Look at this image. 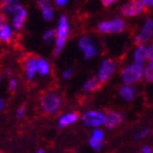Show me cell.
I'll return each instance as SVG.
<instances>
[{
	"mask_svg": "<svg viewBox=\"0 0 153 153\" xmlns=\"http://www.w3.org/2000/svg\"><path fill=\"white\" fill-rule=\"evenodd\" d=\"M123 121V117L121 114L117 111H108L107 114H105V121L104 125L105 128L108 130H114L115 128H117L118 125H120Z\"/></svg>",
	"mask_w": 153,
	"mask_h": 153,
	"instance_id": "cell-12",
	"label": "cell"
},
{
	"mask_svg": "<svg viewBox=\"0 0 153 153\" xmlns=\"http://www.w3.org/2000/svg\"><path fill=\"white\" fill-rule=\"evenodd\" d=\"M82 120L88 128H100L101 125H104L105 114L99 110H88L84 112V115L82 116Z\"/></svg>",
	"mask_w": 153,
	"mask_h": 153,
	"instance_id": "cell-5",
	"label": "cell"
},
{
	"mask_svg": "<svg viewBox=\"0 0 153 153\" xmlns=\"http://www.w3.org/2000/svg\"><path fill=\"white\" fill-rule=\"evenodd\" d=\"M119 94H120V97L124 101L130 102V101H132L136 97V89L133 87V85L124 84L120 88V90H119Z\"/></svg>",
	"mask_w": 153,
	"mask_h": 153,
	"instance_id": "cell-17",
	"label": "cell"
},
{
	"mask_svg": "<svg viewBox=\"0 0 153 153\" xmlns=\"http://www.w3.org/2000/svg\"><path fill=\"white\" fill-rule=\"evenodd\" d=\"M145 4L141 0H131L120 8L121 14L125 17H134L145 11Z\"/></svg>",
	"mask_w": 153,
	"mask_h": 153,
	"instance_id": "cell-7",
	"label": "cell"
},
{
	"mask_svg": "<svg viewBox=\"0 0 153 153\" xmlns=\"http://www.w3.org/2000/svg\"><path fill=\"white\" fill-rule=\"evenodd\" d=\"M143 79L147 82L153 84V60H148L143 69Z\"/></svg>",
	"mask_w": 153,
	"mask_h": 153,
	"instance_id": "cell-21",
	"label": "cell"
},
{
	"mask_svg": "<svg viewBox=\"0 0 153 153\" xmlns=\"http://www.w3.org/2000/svg\"><path fill=\"white\" fill-rule=\"evenodd\" d=\"M13 36V28L12 26H9L8 24H5L2 27V29L0 30V41L2 42H10Z\"/></svg>",
	"mask_w": 153,
	"mask_h": 153,
	"instance_id": "cell-20",
	"label": "cell"
},
{
	"mask_svg": "<svg viewBox=\"0 0 153 153\" xmlns=\"http://www.w3.org/2000/svg\"><path fill=\"white\" fill-rule=\"evenodd\" d=\"M1 79H2V77H1V76H0V82H1Z\"/></svg>",
	"mask_w": 153,
	"mask_h": 153,
	"instance_id": "cell-36",
	"label": "cell"
},
{
	"mask_svg": "<svg viewBox=\"0 0 153 153\" xmlns=\"http://www.w3.org/2000/svg\"><path fill=\"white\" fill-rule=\"evenodd\" d=\"M4 105H5V103H4V101H3V99L0 97V111L4 108Z\"/></svg>",
	"mask_w": 153,
	"mask_h": 153,
	"instance_id": "cell-34",
	"label": "cell"
},
{
	"mask_svg": "<svg viewBox=\"0 0 153 153\" xmlns=\"http://www.w3.org/2000/svg\"><path fill=\"white\" fill-rule=\"evenodd\" d=\"M38 73V57H30L25 61V74L28 80H32Z\"/></svg>",
	"mask_w": 153,
	"mask_h": 153,
	"instance_id": "cell-14",
	"label": "cell"
},
{
	"mask_svg": "<svg viewBox=\"0 0 153 153\" xmlns=\"http://www.w3.org/2000/svg\"><path fill=\"white\" fill-rule=\"evenodd\" d=\"M72 74H73V70H72V69H66V70H64V71L62 72V78H64V79L71 78Z\"/></svg>",
	"mask_w": 153,
	"mask_h": 153,
	"instance_id": "cell-27",
	"label": "cell"
},
{
	"mask_svg": "<svg viewBox=\"0 0 153 153\" xmlns=\"http://www.w3.org/2000/svg\"><path fill=\"white\" fill-rule=\"evenodd\" d=\"M36 152L38 153H44L45 152V150H44V149H39V150H36Z\"/></svg>",
	"mask_w": 153,
	"mask_h": 153,
	"instance_id": "cell-35",
	"label": "cell"
},
{
	"mask_svg": "<svg viewBox=\"0 0 153 153\" xmlns=\"http://www.w3.org/2000/svg\"><path fill=\"white\" fill-rule=\"evenodd\" d=\"M56 36V30L54 29H48L46 30L45 32L43 33V41L45 42L46 44H49Z\"/></svg>",
	"mask_w": 153,
	"mask_h": 153,
	"instance_id": "cell-23",
	"label": "cell"
},
{
	"mask_svg": "<svg viewBox=\"0 0 153 153\" xmlns=\"http://www.w3.org/2000/svg\"><path fill=\"white\" fill-rule=\"evenodd\" d=\"M51 72V65L47 62V60L43 58H38V74L41 76H46Z\"/></svg>",
	"mask_w": 153,
	"mask_h": 153,
	"instance_id": "cell-19",
	"label": "cell"
},
{
	"mask_svg": "<svg viewBox=\"0 0 153 153\" xmlns=\"http://www.w3.org/2000/svg\"><path fill=\"white\" fill-rule=\"evenodd\" d=\"M55 2L58 7H64L68 3V0H55Z\"/></svg>",
	"mask_w": 153,
	"mask_h": 153,
	"instance_id": "cell-31",
	"label": "cell"
},
{
	"mask_svg": "<svg viewBox=\"0 0 153 153\" xmlns=\"http://www.w3.org/2000/svg\"><path fill=\"white\" fill-rule=\"evenodd\" d=\"M41 109L45 114H54L61 106V99L55 92H48L42 95L41 101Z\"/></svg>",
	"mask_w": 153,
	"mask_h": 153,
	"instance_id": "cell-3",
	"label": "cell"
},
{
	"mask_svg": "<svg viewBox=\"0 0 153 153\" xmlns=\"http://www.w3.org/2000/svg\"><path fill=\"white\" fill-rule=\"evenodd\" d=\"M78 114L77 112H69V114H65V115L61 116L58 120V128H64L69 125L75 123L78 120Z\"/></svg>",
	"mask_w": 153,
	"mask_h": 153,
	"instance_id": "cell-15",
	"label": "cell"
},
{
	"mask_svg": "<svg viewBox=\"0 0 153 153\" xmlns=\"http://www.w3.org/2000/svg\"><path fill=\"white\" fill-rule=\"evenodd\" d=\"M18 5V0H3L1 9L3 10V12L8 13V14H12L15 9Z\"/></svg>",
	"mask_w": 153,
	"mask_h": 153,
	"instance_id": "cell-22",
	"label": "cell"
},
{
	"mask_svg": "<svg viewBox=\"0 0 153 153\" xmlns=\"http://www.w3.org/2000/svg\"><path fill=\"white\" fill-rule=\"evenodd\" d=\"M133 60L138 63H145L146 60H148L147 57V45L146 44H138L133 53Z\"/></svg>",
	"mask_w": 153,
	"mask_h": 153,
	"instance_id": "cell-16",
	"label": "cell"
},
{
	"mask_svg": "<svg viewBox=\"0 0 153 153\" xmlns=\"http://www.w3.org/2000/svg\"><path fill=\"white\" fill-rule=\"evenodd\" d=\"M149 133H150V131L148 130V128H145V130H141L140 132H138L137 134L135 135V139H141V138H145L146 136L149 135Z\"/></svg>",
	"mask_w": 153,
	"mask_h": 153,
	"instance_id": "cell-24",
	"label": "cell"
},
{
	"mask_svg": "<svg viewBox=\"0 0 153 153\" xmlns=\"http://www.w3.org/2000/svg\"><path fill=\"white\" fill-rule=\"evenodd\" d=\"M147 57L148 60H153V42L147 45Z\"/></svg>",
	"mask_w": 153,
	"mask_h": 153,
	"instance_id": "cell-25",
	"label": "cell"
},
{
	"mask_svg": "<svg viewBox=\"0 0 153 153\" xmlns=\"http://www.w3.org/2000/svg\"><path fill=\"white\" fill-rule=\"evenodd\" d=\"M100 85H101V82L97 79V77H92L84 84L82 90L86 92H93L97 89H99Z\"/></svg>",
	"mask_w": 153,
	"mask_h": 153,
	"instance_id": "cell-18",
	"label": "cell"
},
{
	"mask_svg": "<svg viewBox=\"0 0 153 153\" xmlns=\"http://www.w3.org/2000/svg\"><path fill=\"white\" fill-rule=\"evenodd\" d=\"M27 18V10L24 7L18 4L15 11L12 13V19H11V25L14 30H19L24 27V24Z\"/></svg>",
	"mask_w": 153,
	"mask_h": 153,
	"instance_id": "cell-10",
	"label": "cell"
},
{
	"mask_svg": "<svg viewBox=\"0 0 153 153\" xmlns=\"http://www.w3.org/2000/svg\"><path fill=\"white\" fill-rule=\"evenodd\" d=\"M120 0H101V2L104 7H110V5L115 4V3L119 2Z\"/></svg>",
	"mask_w": 153,
	"mask_h": 153,
	"instance_id": "cell-28",
	"label": "cell"
},
{
	"mask_svg": "<svg viewBox=\"0 0 153 153\" xmlns=\"http://www.w3.org/2000/svg\"><path fill=\"white\" fill-rule=\"evenodd\" d=\"M125 29V23L122 18L115 17L109 21H103L97 25L101 33H120Z\"/></svg>",
	"mask_w": 153,
	"mask_h": 153,
	"instance_id": "cell-4",
	"label": "cell"
},
{
	"mask_svg": "<svg viewBox=\"0 0 153 153\" xmlns=\"http://www.w3.org/2000/svg\"><path fill=\"white\" fill-rule=\"evenodd\" d=\"M104 132L99 128H95L92 131V134L89 138L90 148L93 149L94 151L101 150L103 148V143H104Z\"/></svg>",
	"mask_w": 153,
	"mask_h": 153,
	"instance_id": "cell-11",
	"label": "cell"
},
{
	"mask_svg": "<svg viewBox=\"0 0 153 153\" xmlns=\"http://www.w3.org/2000/svg\"><path fill=\"white\" fill-rule=\"evenodd\" d=\"M143 69H145L143 64L138 62H133L124 66L121 71V78L123 84H137L140 79L143 78Z\"/></svg>",
	"mask_w": 153,
	"mask_h": 153,
	"instance_id": "cell-1",
	"label": "cell"
},
{
	"mask_svg": "<svg viewBox=\"0 0 153 153\" xmlns=\"http://www.w3.org/2000/svg\"><path fill=\"white\" fill-rule=\"evenodd\" d=\"M26 114V110H25V107H19L17 110H16V116L17 118H23Z\"/></svg>",
	"mask_w": 153,
	"mask_h": 153,
	"instance_id": "cell-29",
	"label": "cell"
},
{
	"mask_svg": "<svg viewBox=\"0 0 153 153\" xmlns=\"http://www.w3.org/2000/svg\"><path fill=\"white\" fill-rule=\"evenodd\" d=\"M38 5L41 10L44 21L51 22L54 19V10H53V7H51V3L49 0H39Z\"/></svg>",
	"mask_w": 153,
	"mask_h": 153,
	"instance_id": "cell-13",
	"label": "cell"
},
{
	"mask_svg": "<svg viewBox=\"0 0 153 153\" xmlns=\"http://www.w3.org/2000/svg\"><path fill=\"white\" fill-rule=\"evenodd\" d=\"M70 32V25L65 15H62L59 18L58 25L56 29V36H55V55L58 56L65 45L66 39Z\"/></svg>",
	"mask_w": 153,
	"mask_h": 153,
	"instance_id": "cell-2",
	"label": "cell"
},
{
	"mask_svg": "<svg viewBox=\"0 0 153 153\" xmlns=\"http://www.w3.org/2000/svg\"><path fill=\"white\" fill-rule=\"evenodd\" d=\"M116 69H117V65H116V62L111 59H105L104 61L101 63L100 65L99 72H97V79H99L101 84L103 82H106L110 77L114 75Z\"/></svg>",
	"mask_w": 153,
	"mask_h": 153,
	"instance_id": "cell-8",
	"label": "cell"
},
{
	"mask_svg": "<svg viewBox=\"0 0 153 153\" xmlns=\"http://www.w3.org/2000/svg\"><path fill=\"white\" fill-rule=\"evenodd\" d=\"M141 1L145 4V7H148V8L153 7V0H141Z\"/></svg>",
	"mask_w": 153,
	"mask_h": 153,
	"instance_id": "cell-32",
	"label": "cell"
},
{
	"mask_svg": "<svg viewBox=\"0 0 153 153\" xmlns=\"http://www.w3.org/2000/svg\"><path fill=\"white\" fill-rule=\"evenodd\" d=\"M141 152L143 153H151V152H153V149L151 148L150 146H143V148H141Z\"/></svg>",
	"mask_w": 153,
	"mask_h": 153,
	"instance_id": "cell-30",
	"label": "cell"
},
{
	"mask_svg": "<svg viewBox=\"0 0 153 153\" xmlns=\"http://www.w3.org/2000/svg\"><path fill=\"white\" fill-rule=\"evenodd\" d=\"M78 47L82 51L85 59H87V60L94 58L97 55V53H99V49H97L95 42L92 40V38H90L88 36H84L79 39Z\"/></svg>",
	"mask_w": 153,
	"mask_h": 153,
	"instance_id": "cell-6",
	"label": "cell"
},
{
	"mask_svg": "<svg viewBox=\"0 0 153 153\" xmlns=\"http://www.w3.org/2000/svg\"><path fill=\"white\" fill-rule=\"evenodd\" d=\"M18 85V82L16 80L15 78H12L9 82V90H11V91H14V90L16 89V87H17Z\"/></svg>",
	"mask_w": 153,
	"mask_h": 153,
	"instance_id": "cell-26",
	"label": "cell"
},
{
	"mask_svg": "<svg viewBox=\"0 0 153 153\" xmlns=\"http://www.w3.org/2000/svg\"><path fill=\"white\" fill-rule=\"evenodd\" d=\"M5 25V19H4V16L3 15H1L0 14V30L2 29V27Z\"/></svg>",
	"mask_w": 153,
	"mask_h": 153,
	"instance_id": "cell-33",
	"label": "cell"
},
{
	"mask_svg": "<svg viewBox=\"0 0 153 153\" xmlns=\"http://www.w3.org/2000/svg\"><path fill=\"white\" fill-rule=\"evenodd\" d=\"M153 38V19L147 18L141 27L140 31L134 39L136 44H147Z\"/></svg>",
	"mask_w": 153,
	"mask_h": 153,
	"instance_id": "cell-9",
	"label": "cell"
}]
</instances>
